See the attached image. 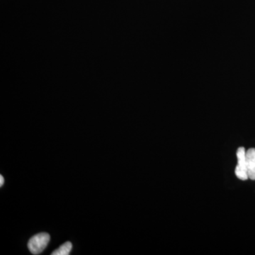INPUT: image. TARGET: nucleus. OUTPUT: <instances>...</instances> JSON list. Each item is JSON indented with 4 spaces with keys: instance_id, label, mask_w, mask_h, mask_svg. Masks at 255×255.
I'll return each mask as SVG.
<instances>
[{
    "instance_id": "3",
    "label": "nucleus",
    "mask_w": 255,
    "mask_h": 255,
    "mask_svg": "<svg viewBox=\"0 0 255 255\" xmlns=\"http://www.w3.org/2000/svg\"><path fill=\"white\" fill-rule=\"evenodd\" d=\"M246 162L248 177L252 180H255V148L246 151Z\"/></svg>"
},
{
    "instance_id": "4",
    "label": "nucleus",
    "mask_w": 255,
    "mask_h": 255,
    "mask_svg": "<svg viewBox=\"0 0 255 255\" xmlns=\"http://www.w3.org/2000/svg\"><path fill=\"white\" fill-rule=\"evenodd\" d=\"M73 249V244L70 242H66L58 249L52 253V255H68L71 253Z\"/></svg>"
},
{
    "instance_id": "1",
    "label": "nucleus",
    "mask_w": 255,
    "mask_h": 255,
    "mask_svg": "<svg viewBox=\"0 0 255 255\" xmlns=\"http://www.w3.org/2000/svg\"><path fill=\"white\" fill-rule=\"evenodd\" d=\"M50 240L49 234L41 233L35 235L29 240L28 243V248L31 254L39 255L46 249Z\"/></svg>"
},
{
    "instance_id": "2",
    "label": "nucleus",
    "mask_w": 255,
    "mask_h": 255,
    "mask_svg": "<svg viewBox=\"0 0 255 255\" xmlns=\"http://www.w3.org/2000/svg\"><path fill=\"white\" fill-rule=\"evenodd\" d=\"M238 165L236 167L235 173L238 179L241 180H247L249 179L247 168L246 150L245 147H241L237 151Z\"/></svg>"
},
{
    "instance_id": "5",
    "label": "nucleus",
    "mask_w": 255,
    "mask_h": 255,
    "mask_svg": "<svg viewBox=\"0 0 255 255\" xmlns=\"http://www.w3.org/2000/svg\"><path fill=\"white\" fill-rule=\"evenodd\" d=\"M4 177H3L2 175H0V187H2L3 184H4Z\"/></svg>"
}]
</instances>
